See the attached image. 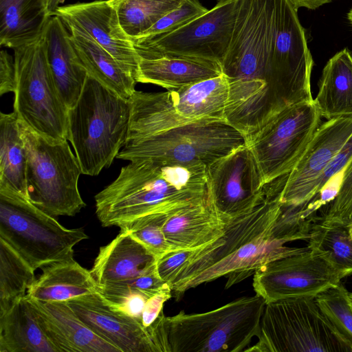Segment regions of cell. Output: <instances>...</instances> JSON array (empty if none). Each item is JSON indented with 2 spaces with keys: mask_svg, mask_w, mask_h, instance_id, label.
Masks as SVG:
<instances>
[{
  "mask_svg": "<svg viewBox=\"0 0 352 352\" xmlns=\"http://www.w3.org/2000/svg\"><path fill=\"white\" fill-rule=\"evenodd\" d=\"M130 99L88 75L76 104L68 109V140L82 173L98 175L116 158L127 138Z\"/></svg>",
  "mask_w": 352,
  "mask_h": 352,
  "instance_id": "cell-3",
  "label": "cell"
},
{
  "mask_svg": "<svg viewBox=\"0 0 352 352\" xmlns=\"http://www.w3.org/2000/svg\"><path fill=\"white\" fill-rule=\"evenodd\" d=\"M68 29L56 15L49 18L44 35L47 61L58 95L69 109L77 102L88 73L71 41Z\"/></svg>",
  "mask_w": 352,
  "mask_h": 352,
  "instance_id": "cell-19",
  "label": "cell"
},
{
  "mask_svg": "<svg viewBox=\"0 0 352 352\" xmlns=\"http://www.w3.org/2000/svg\"><path fill=\"white\" fill-rule=\"evenodd\" d=\"M253 276L254 290L265 303L290 298H316L344 277L327 254L308 246L268 262Z\"/></svg>",
  "mask_w": 352,
  "mask_h": 352,
  "instance_id": "cell-13",
  "label": "cell"
},
{
  "mask_svg": "<svg viewBox=\"0 0 352 352\" xmlns=\"http://www.w3.org/2000/svg\"><path fill=\"white\" fill-rule=\"evenodd\" d=\"M351 134L352 118L321 123L292 170L279 177L280 204L307 206L317 193L322 174Z\"/></svg>",
  "mask_w": 352,
  "mask_h": 352,
  "instance_id": "cell-15",
  "label": "cell"
},
{
  "mask_svg": "<svg viewBox=\"0 0 352 352\" xmlns=\"http://www.w3.org/2000/svg\"><path fill=\"white\" fill-rule=\"evenodd\" d=\"M258 342L244 351L352 352L351 345L321 312L315 298L265 303Z\"/></svg>",
  "mask_w": 352,
  "mask_h": 352,
  "instance_id": "cell-7",
  "label": "cell"
},
{
  "mask_svg": "<svg viewBox=\"0 0 352 352\" xmlns=\"http://www.w3.org/2000/svg\"><path fill=\"white\" fill-rule=\"evenodd\" d=\"M167 91L173 110L186 122L226 121L225 110L228 98V82L223 73Z\"/></svg>",
  "mask_w": 352,
  "mask_h": 352,
  "instance_id": "cell-24",
  "label": "cell"
},
{
  "mask_svg": "<svg viewBox=\"0 0 352 352\" xmlns=\"http://www.w3.org/2000/svg\"><path fill=\"white\" fill-rule=\"evenodd\" d=\"M168 214V213L147 214L120 228V230L128 232L158 259L170 252L163 229Z\"/></svg>",
  "mask_w": 352,
  "mask_h": 352,
  "instance_id": "cell-34",
  "label": "cell"
},
{
  "mask_svg": "<svg viewBox=\"0 0 352 352\" xmlns=\"http://www.w3.org/2000/svg\"><path fill=\"white\" fill-rule=\"evenodd\" d=\"M27 296L43 331L58 352H120L89 329L66 302H43Z\"/></svg>",
  "mask_w": 352,
  "mask_h": 352,
  "instance_id": "cell-18",
  "label": "cell"
},
{
  "mask_svg": "<svg viewBox=\"0 0 352 352\" xmlns=\"http://www.w3.org/2000/svg\"><path fill=\"white\" fill-rule=\"evenodd\" d=\"M315 299L324 317L352 347V302L347 289L340 282Z\"/></svg>",
  "mask_w": 352,
  "mask_h": 352,
  "instance_id": "cell-33",
  "label": "cell"
},
{
  "mask_svg": "<svg viewBox=\"0 0 352 352\" xmlns=\"http://www.w3.org/2000/svg\"><path fill=\"white\" fill-rule=\"evenodd\" d=\"M126 35L135 40L184 0H108Z\"/></svg>",
  "mask_w": 352,
  "mask_h": 352,
  "instance_id": "cell-30",
  "label": "cell"
},
{
  "mask_svg": "<svg viewBox=\"0 0 352 352\" xmlns=\"http://www.w3.org/2000/svg\"><path fill=\"white\" fill-rule=\"evenodd\" d=\"M314 100L327 120L352 118V54L347 48L327 62Z\"/></svg>",
  "mask_w": 352,
  "mask_h": 352,
  "instance_id": "cell-25",
  "label": "cell"
},
{
  "mask_svg": "<svg viewBox=\"0 0 352 352\" xmlns=\"http://www.w3.org/2000/svg\"><path fill=\"white\" fill-rule=\"evenodd\" d=\"M50 16L43 0H0V45L14 49L36 39Z\"/></svg>",
  "mask_w": 352,
  "mask_h": 352,
  "instance_id": "cell-27",
  "label": "cell"
},
{
  "mask_svg": "<svg viewBox=\"0 0 352 352\" xmlns=\"http://www.w3.org/2000/svg\"><path fill=\"white\" fill-rule=\"evenodd\" d=\"M222 73L220 63L208 59L180 56L139 58L135 81L169 90L214 78Z\"/></svg>",
  "mask_w": 352,
  "mask_h": 352,
  "instance_id": "cell-22",
  "label": "cell"
},
{
  "mask_svg": "<svg viewBox=\"0 0 352 352\" xmlns=\"http://www.w3.org/2000/svg\"><path fill=\"white\" fill-rule=\"evenodd\" d=\"M239 0H217L205 14L178 29L147 38L132 40L139 58L180 56L221 63L231 41Z\"/></svg>",
  "mask_w": 352,
  "mask_h": 352,
  "instance_id": "cell-12",
  "label": "cell"
},
{
  "mask_svg": "<svg viewBox=\"0 0 352 352\" xmlns=\"http://www.w3.org/2000/svg\"><path fill=\"white\" fill-rule=\"evenodd\" d=\"M347 19H348L349 23L352 26V8L350 9V10L349 11V12L347 14Z\"/></svg>",
  "mask_w": 352,
  "mask_h": 352,
  "instance_id": "cell-43",
  "label": "cell"
},
{
  "mask_svg": "<svg viewBox=\"0 0 352 352\" xmlns=\"http://www.w3.org/2000/svg\"><path fill=\"white\" fill-rule=\"evenodd\" d=\"M88 238L82 228L67 229L28 198L0 188V239L33 270L72 258L74 247Z\"/></svg>",
  "mask_w": 352,
  "mask_h": 352,
  "instance_id": "cell-6",
  "label": "cell"
},
{
  "mask_svg": "<svg viewBox=\"0 0 352 352\" xmlns=\"http://www.w3.org/2000/svg\"><path fill=\"white\" fill-rule=\"evenodd\" d=\"M16 73L14 59L7 51L0 53V96L15 90Z\"/></svg>",
  "mask_w": 352,
  "mask_h": 352,
  "instance_id": "cell-40",
  "label": "cell"
},
{
  "mask_svg": "<svg viewBox=\"0 0 352 352\" xmlns=\"http://www.w3.org/2000/svg\"><path fill=\"white\" fill-rule=\"evenodd\" d=\"M14 50V112L31 129L48 138L68 140V109L56 88L43 33Z\"/></svg>",
  "mask_w": 352,
  "mask_h": 352,
  "instance_id": "cell-9",
  "label": "cell"
},
{
  "mask_svg": "<svg viewBox=\"0 0 352 352\" xmlns=\"http://www.w3.org/2000/svg\"><path fill=\"white\" fill-rule=\"evenodd\" d=\"M66 302L89 329L120 352H158L149 327L112 309L99 292Z\"/></svg>",
  "mask_w": 352,
  "mask_h": 352,
  "instance_id": "cell-17",
  "label": "cell"
},
{
  "mask_svg": "<svg viewBox=\"0 0 352 352\" xmlns=\"http://www.w3.org/2000/svg\"><path fill=\"white\" fill-rule=\"evenodd\" d=\"M265 305L256 294L204 313L164 316L160 333L166 351H244L256 336Z\"/></svg>",
  "mask_w": 352,
  "mask_h": 352,
  "instance_id": "cell-4",
  "label": "cell"
},
{
  "mask_svg": "<svg viewBox=\"0 0 352 352\" xmlns=\"http://www.w3.org/2000/svg\"><path fill=\"white\" fill-rule=\"evenodd\" d=\"M42 273L27 292L30 298L43 302H67L98 292V285L90 271L74 258L43 266Z\"/></svg>",
  "mask_w": 352,
  "mask_h": 352,
  "instance_id": "cell-23",
  "label": "cell"
},
{
  "mask_svg": "<svg viewBox=\"0 0 352 352\" xmlns=\"http://www.w3.org/2000/svg\"><path fill=\"white\" fill-rule=\"evenodd\" d=\"M349 232H350V234L352 237V223L351 225L349 227Z\"/></svg>",
  "mask_w": 352,
  "mask_h": 352,
  "instance_id": "cell-44",
  "label": "cell"
},
{
  "mask_svg": "<svg viewBox=\"0 0 352 352\" xmlns=\"http://www.w3.org/2000/svg\"><path fill=\"white\" fill-rule=\"evenodd\" d=\"M192 252V250L170 251L157 260V273L160 278L170 287L182 267L191 255Z\"/></svg>",
  "mask_w": 352,
  "mask_h": 352,
  "instance_id": "cell-38",
  "label": "cell"
},
{
  "mask_svg": "<svg viewBox=\"0 0 352 352\" xmlns=\"http://www.w3.org/2000/svg\"><path fill=\"white\" fill-rule=\"evenodd\" d=\"M157 258L128 232L100 248L90 272L102 285L135 278L156 269Z\"/></svg>",
  "mask_w": 352,
  "mask_h": 352,
  "instance_id": "cell-21",
  "label": "cell"
},
{
  "mask_svg": "<svg viewBox=\"0 0 352 352\" xmlns=\"http://www.w3.org/2000/svg\"><path fill=\"white\" fill-rule=\"evenodd\" d=\"M27 158L18 118L13 111L0 114V188L10 189L28 198Z\"/></svg>",
  "mask_w": 352,
  "mask_h": 352,
  "instance_id": "cell-29",
  "label": "cell"
},
{
  "mask_svg": "<svg viewBox=\"0 0 352 352\" xmlns=\"http://www.w3.org/2000/svg\"><path fill=\"white\" fill-rule=\"evenodd\" d=\"M34 271L0 239V314L25 296L36 280Z\"/></svg>",
  "mask_w": 352,
  "mask_h": 352,
  "instance_id": "cell-31",
  "label": "cell"
},
{
  "mask_svg": "<svg viewBox=\"0 0 352 352\" xmlns=\"http://www.w3.org/2000/svg\"><path fill=\"white\" fill-rule=\"evenodd\" d=\"M98 292L112 309L134 318L140 322L146 304L152 297L141 290L121 283L98 285Z\"/></svg>",
  "mask_w": 352,
  "mask_h": 352,
  "instance_id": "cell-35",
  "label": "cell"
},
{
  "mask_svg": "<svg viewBox=\"0 0 352 352\" xmlns=\"http://www.w3.org/2000/svg\"><path fill=\"white\" fill-rule=\"evenodd\" d=\"M206 179L208 197L226 220L254 208L265 194L262 172L246 144L206 166Z\"/></svg>",
  "mask_w": 352,
  "mask_h": 352,
  "instance_id": "cell-14",
  "label": "cell"
},
{
  "mask_svg": "<svg viewBox=\"0 0 352 352\" xmlns=\"http://www.w3.org/2000/svg\"><path fill=\"white\" fill-rule=\"evenodd\" d=\"M349 296H350V298H351V302H352V293H349Z\"/></svg>",
  "mask_w": 352,
  "mask_h": 352,
  "instance_id": "cell-46",
  "label": "cell"
},
{
  "mask_svg": "<svg viewBox=\"0 0 352 352\" xmlns=\"http://www.w3.org/2000/svg\"><path fill=\"white\" fill-rule=\"evenodd\" d=\"M0 352H58L43 331L26 294L0 314Z\"/></svg>",
  "mask_w": 352,
  "mask_h": 352,
  "instance_id": "cell-26",
  "label": "cell"
},
{
  "mask_svg": "<svg viewBox=\"0 0 352 352\" xmlns=\"http://www.w3.org/2000/svg\"><path fill=\"white\" fill-rule=\"evenodd\" d=\"M62 0H50L47 7V12L50 16L54 14L55 10L58 7V4Z\"/></svg>",
  "mask_w": 352,
  "mask_h": 352,
  "instance_id": "cell-42",
  "label": "cell"
},
{
  "mask_svg": "<svg viewBox=\"0 0 352 352\" xmlns=\"http://www.w3.org/2000/svg\"><path fill=\"white\" fill-rule=\"evenodd\" d=\"M245 142V137L225 120H201L126 139L116 158L208 166Z\"/></svg>",
  "mask_w": 352,
  "mask_h": 352,
  "instance_id": "cell-8",
  "label": "cell"
},
{
  "mask_svg": "<svg viewBox=\"0 0 352 352\" xmlns=\"http://www.w3.org/2000/svg\"><path fill=\"white\" fill-rule=\"evenodd\" d=\"M18 125L26 153L29 201L50 216H74L86 204L78 186L82 170L68 140L43 135L19 118Z\"/></svg>",
  "mask_w": 352,
  "mask_h": 352,
  "instance_id": "cell-5",
  "label": "cell"
},
{
  "mask_svg": "<svg viewBox=\"0 0 352 352\" xmlns=\"http://www.w3.org/2000/svg\"><path fill=\"white\" fill-rule=\"evenodd\" d=\"M208 10L199 0H184L180 7L160 19L138 38H151L175 30Z\"/></svg>",
  "mask_w": 352,
  "mask_h": 352,
  "instance_id": "cell-37",
  "label": "cell"
},
{
  "mask_svg": "<svg viewBox=\"0 0 352 352\" xmlns=\"http://www.w3.org/2000/svg\"><path fill=\"white\" fill-rule=\"evenodd\" d=\"M172 297L171 289H164L151 297L144 307L141 317L144 327H150L163 313L164 302Z\"/></svg>",
  "mask_w": 352,
  "mask_h": 352,
  "instance_id": "cell-39",
  "label": "cell"
},
{
  "mask_svg": "<svg viewBox=\"0 0 352 352\" xmlns=\"http://www.w3.org/2000/svg\"><path fill=\"white\" fill-rule=\"evenodd\" d=\"M279 195L276 184L267 183L263 199L254 208L229 219L214 241L192 250L170 285L177 300L188 289L223 276L228 289L268 262L300 249L285 246L273 234L281 210Z\"/></svg>",
  "mask_w": 352,
  "mask_h": 352,
  "instance_id": "cell-1",
  "label": "cell"
},
{
  "mask_svg": "<svg viewBox=\"0 0 352 352\" xmlns=\"http://www.w3.org/2000/svg\"><path fill=\"white\" fill-rule=\"evenodd\" d=\"M314 100L287 107L245 137L265 184L289 173L321 124Z\"/></svg>",
  "mask_w": 352,
  "mask_h": 352,
  "instance_id": "cell-11",
  "label": "cell"
},
{
  "mask_svg": "<svg viewBox=\"0 0 352 352\" xmlns=\"http://www.w3.org/2000/svg\"><path fill=\"white\" fill-rule=\"evenodd\" d=\"M207 197L206 166L144 160L130 162L95 196L104 227L121 226L153 213H169Z\"/></svg>",
  "mask_w": 352,
  "mask_h": 352,
  "instance_id": "cell-2",
  "label": "cell"
},
{
  "mask_svg": "<svg viewBox=\"0 0 352 352\" xmlns=\"http://www.w3.org/2000/svg\"><path fill=\"white\" fill-rule=\"evenodd\" d=\"M327 223L349 227L352 223V158L342 171L337 195L329 204L325 213L318 217Z\"/></svg>",
  "mask_w": 352,
  "mask_h": 352,
  "instance_id": "cell-36",
  "label": "cell"
},
{
  "mask_svg": "<svg viewBox=\"0 0 352 352\" xmlns=\"http://www.w3.org/2000/svg\"><path fill=\"white\" fill-rule=\"evenodd\" d=\"M54 14L60 18L69 32L93 39L135 80L139 57L108 0L58 6Z\"/></svg>",
  "mask_w": 352,
  "mask_h": 352,
  "instance_id": "cell-16",
  "label": "cell"
},
{
  "mask_svg": "<svg viewBox=\"0 0 352 352\" xmlns=\"http://www.w3.org/2000/svg\"><path fill=\"white\" fill-rule=\"evenodd\" d=\"M298 8H305L309 10H316L333 0H290Z\"/></svg>",
  "mask_w": 352,
  "mask_h": 352,
  "instance_id": "cell-41",
  "label": "cell"
},
{
  "mask_svg": "<svg viewBox=\"0 0 352 352\" xmlns=\"http://www.w3.org/2000/svg\"><path fill=\"white\" fill-rule=\"evenodd\" d=\"M308 247L324 252L344 275H352V237L349 227L327 223L317 217L314 223Z\"/></svg>",
  "mask_w": 352,
  "mask_h": 352,
  "instance_id": "cell-32",
  "label": "cell"
},
{
  "mask_svg": "<svg viewBox=\"0 0 352 352\" xmlns=\"http://www.w3.org/2000/svg\"><path fill=\"white\" fill-rule=\"evenodd\" d=\"M228 220L223 218L207 197L168 213L164 232L170 251L199 248L221 236Z\"/></svg>",
  "mask_w": 352,
  "mask_h": 352,
  "instance_id": "cell-20",
  "label": "cell"
},
{
  "mask_svg": "<svg viewBox=\"0 0 352 352\" xmlns=\"http://www.w3.org/2000/svg\"><path fill=\"white\" fill-rule=\"evenodd\" d=\"M43 1H44V3H45V6H46V8H47V5H48V3H49L50 0H43Z\"/></svg>",
  "mask_w": 352,
  "mask_h": 352,
  "instance_id": "cell-45",
  "label": "cell"
},
{
  "mask_svg": "<svg viewBox=\"0 0 352 352\" xmlns=\"http://www.w3.org/2000/svg\"><path fill=\"white\" fill-rule=\"evenodd\" d=\"M69 32L73 45L88 75L120 96L129 99L135 91L134 78L90 37Z\"/></svg>",
  "mask_w": 352,
  "mask_h": 352,
  "instance_id": "cell-28",
  "label": "cell"
},
{
  "mask_svg": "<svg viewBox=\"0 0 352 352\" xmlns=\"http://www.w3.org/2000/svg\"><path fill=\"white\" fill-rule=\"evenodd\" d=\"M298 10L290 0H274L267 67L286 107L314 100L311 91L314 60Z\"/></svg>",
  "mask_w": 352,
  "mask_h": 352,
  "instance_id": "cell-10",
  "label": "cell"
}]
</instances>
